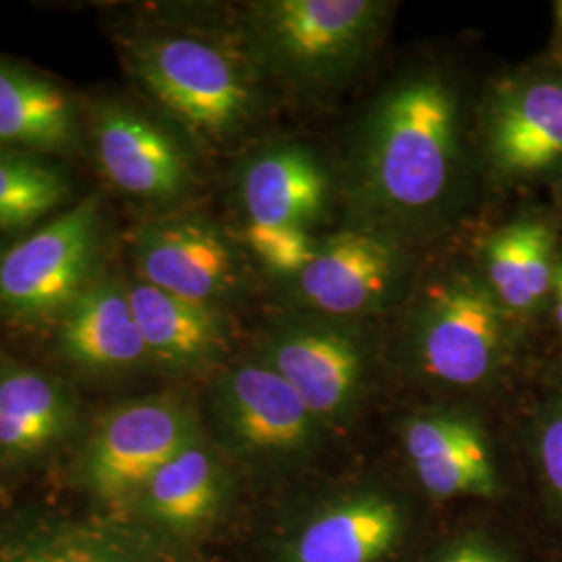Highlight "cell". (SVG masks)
Segmentation results:
<instances>
[{"label": "cell", "mask_w": 562, "mask_h": 562, "mask_svg": "<svg viewBox=\"0 0 562 562\" xmlns=\"http://www.w3.org/2000/svg\"><path fill=\"white\" fill-rule=\"evenodd\" d=\"M554 234L540 222L506 225L485 241L490 290L498 302L525 311L543 299L552 283Z\"/></svg>", "instance_id": "20"}, {"label": "cell", "mask_w": 562, "mask_h": 562, "mask_svg": "<svg viewBox=\"0 0 562 562\" xmlns=\"http://www.w3.org/2000/svg\"><path fill=\"white\" fill-rule=\"evenodd\" d=\"M557 20H559V25L562 27V0L557 2Z\"/></svg>", "instance_id": "28"}, {"label": "cell", "mask_w": 562, "mask_h": 562, "mask_svg": "<svg viewBox=\"0 0 562 562\" xmlns=\"http://www.w3.org/2000/svg\"><path fill=\"white\" fill-rule=\"evenodd\" d=\"M404 446L423 487L436 498L494 496L498 490L485 436L464 417L422 415L406 425Z\"/></svg>", "instance_id": "10"}, {"label": "cell", "mask_w": 562, "mask_h": 562, "mask_svg": "<svg viewBox=\"0 0 562 562\" xmlns=\"http://www.w3.org/2000/svg\"><path fill=\"white\" fill-rule=\"evenodd\" d=\"M459 153V106L446 81H404L375 106L362 153L364 180L396 211H423L442 199Z\"/></svg>", "instance_id": "1"}, {"label": "cell", "mask_w": 562, "mask_h": 562, "mask_svg": "<svg viewBox=\"0 0 562 562\" xmlns=\"http://www.w3.org/2000/svg\"><path fill=\"white\" fill-rule=\"evenodd\" d=\"M246 240L261 261L278 273L301 276L319 250V246L302 227L250 223L246 229Z\"/></svg>", "instance_id": "23"}, {"label": "cell", "mask_w": 562, "mask_h": 562, "mask_svg": "<svg viewBox=\"0 0 562 562\" xmlns=\"http://www.w3.org/2000/svg\"><path fill=\"white\" fill-rule=\"evenodd\" d=\"M554 292H557V319H559V325H561L562 329V265L557 267V271H554Z\"/></svg>", "instance_id": "27"}, {"label": "cell", "mask_w": 562, "mask_h": 562, "mask_svg": "<svg viewBox=\"0 0 562 562\" xmlns=\"http://www.w3.org/2000/svg\"><path fill=\"white\" fill-rule=\"evenodd\" d=\"M267 364L294 387L313 417L341 413L361 383V348L336 329L296 327L283 331L269 344Z\"/></svg>", "instance_id": "11"}, {"label": "cell", "mask_w": 562, "mask_h": 562, "mask_svg": "<svg viewBox=\"0 0 562 562\" xmlns=\"http://www.w3.org/2000/svg\"><path fill=\"white\" fill-rule=\"evenodd\" d=\"M501 302L482 281L454 276L436 283L417 319V355L434 380L475 385L490 378L503 350Z\"/></svg>", "instance_id": "5"}, {"label": "cell", "mask_w": 562, "mask_h": 562, "mask_svg": "<svg viewBox=\"0 0 562 562\" xmlns=\"http://www.w3.org/2000/svg\"><path fill=\"white\" fill-rule=\"evenodd\" d=\"M69 97L36 74L0 63V144L23 153H57L76 140Z\"/></svg>", "instance_id": "18"}, {"label": "cell", "mask_w": 562, "mask_h": 562, "mask_svg": "<svg viewBox=\"0 0 562 562\" xmlns=\"http://www.w3.org/2000/svg\"><path fill=\"white\" fill-rule=\"evenodd\" d=\"M20 562H115L102 559L99 554H90L83 550H60V552H41L34 557H27Z\"/></svg>", "instance_id": "26"}, {"label": "cell", "mask_w": 562, "mask_h": 562, "mask_svg": "<svg viewBox=\"0 0 562 562\" xmlns=\"http://www.w3.org/2000/svg\"><path fill=\"white\" fill-rule=\"evenodd\" d=\"M101 232V202L90 196L11 246L0 257V306L18 322L63 317L88 288Z\"/></svg>", "instance_id": "3"}, {"label": "cell", "mask_w": 562, "mask_h": 562, "mask_svg": "<svg viewBox=\"0 0 562 562\" xmlns=\"http://www.w3.org/2000/svg\"><path fill=\"white\" fill-rule=\"evenodd\" d=\"M194 440V422L178 402H130L115 408L92 438L86 477L102 498L121 501L144 490L165 462Z\"/></svg>", "instance_id": "6"}, {"label": "cell", "mask_w": 562, "mask_h": 562, "mask_svg": "<svg viewBox=\"0 0 562 562\" xmlns=\"http://www.w3.org/2000/svg\"><path fill=\"white\" fill-rule=\"evenodd\" d=\"M220 411L232 436L257 452L301 450L315 419L294 387L269 364H241L225 373Z\"/></svg>", "instance_id": "9"}, {"label": "cell", "mask_w": 562, "mask_h": 562, "mask_svg": "<svg viewBox=\"0 0 562 562\" xmlns=\"http://www.w3.org/2000/svg\"><path fill=\"white\" fill-rule=\"evenodd\" d=\"M59 348L69 361L90 369H125L150 357L127 288L111 280L88 283L67 308Z\"/></svg>", "instance_id": "13"}, {"label": "cell", "mask_w": 562, "mask_h": 562, "mask_svg": "<svg viewBox=\"0 0 562 562\" xmlns=\"http://www.w3.org/2000/svg\"><path fill=\"white\" fill-rule=\"evenodd\" d=\"M373 0H276L261 9V36L273 63L299 81L336 80L350 71L382 27Z\"/></svg>", "instance_id": "4"}, {"label": "cell", "mask_w": 562, "mask_h": 562, "mask_svg": "<svg viewBox=\"0 0 562 562\" xmlns=\"http://www.w3.org/2000/svg\"><path fill=\"white\" fill-rule=\"evenodd\" d=\"M394 248L369 232H344L319 246L299 276L302 296L331 315L375 306L396 278Z\"/></svg>", "instance_id": "12"}, {"label": "cell", "mask_w": 562, "mask_h": 562, "mask_svg": "<svg viewBox=\"0 0 562 562\" xmlns=\"http://www.w3.org/2000/svg\"><path fill=\"white\" fill-rule=\"evenodd\" d=\"M540 457L546 480L562 496V413L543 425Z\"/></svg>", "instance_id": "24"}, {"label": "cell", "mask_w": 562, "mask_h": 562, "mask_svg": "<svg viewBox=\"0 0 562 562\" xmlns=\"http://www.w3.org/2000/svg\"><path fill=\"white\" fill-rule=\"evenodd\" d=\"M127 294L150 357L196 364L220 352L222 323L211 306L183 301L146 281L130 285Z\"/></svg>", "instance_id": "19"}, {"label": "cell", "mask_w": 562, "mask_h": 562, "mask_svg": "<svg viewBox=\"0 0 562 562\" xmlns=\"http://www.w3.org/2000/svg\"><path fill=\"white\" fill-rule=\"evenodd\" d=\"M401 531L396 504L382 496L352 498L306 525L294 543V562H378Z\"/></svg>", "instance_id": "16"}, {"label": "cell", "mask_w": 562, "mask_h": 562, "mask_svg": "<svg viewBox=\"0 0 562 562\" xmlns=\"http://www.w3.org/2000/svg\"><path fill=\"white\" fill-rule=\"evenodd\" d=\"M67 196L69 181L59 167L0 146V232L41 222Z\"/></svg>", "instance_id": "22"}, {"label": "cell", "mask_w": 562, "mask_h": 562, "mask_svg": "<svg viewBox=\"0 0 562 562\" xmlns=\"http://www.w3.org/2000/svg\"><path fill=\"white\" fill-rule=\"evenodd\" d=\"M490 144L496 162L513 173H531L562 157V86L538 81L498 102Z\"/></svg>", "instance_id": "15"}, {"label": "cell", "mask_w": 562, "mask_h": 562, "mask_svg": "<svg viewBox=\"0 0 562 562\" xmlns=\"http://www.w3.org/2000/svg\"><path fill=\"white\" fill-rule=\"evenodd\" d=\"M134 257L146 283L196 304L211 306L236 280L227 241L196 220L148 223L136 236Z\"/></svg>", "instance_id": "7"}, {"label": "cell", "mask_w": 562, "mask_h": 562, "mask_svg": "<svg viewBox=\"0 0 562 562\" xmlns=\"http://www.w3.org/2000/svg\"><path fill=\"white\" fill-rule=\"evenodd\" d=\"M442 562H506L494 550L480 543H464L454 548Z\"/></svg>", "instance_id": "25"}, {"label": "cell", "mask_w": 562, "mask_h": 562, "mask_svg": "<svg viewBox=\"0 0 562 562\" xmlns=\"http://www.w3.org/2000/svg\"><path fill=\"white\" fill-rule=\"evenodd\" d=\"M132 63L144 88L204 138H227L250 115V86L217 44L194 36H155L134 44Z\"/></svg>", "instance_id": "2"}, {"label": "cell", "mask_w": 562, "mask_h": 562, "mask_svg": "<svg viewBox=\"0 0 562 562\" xmlns=\"http://www.w3.org/2000/svg\"><path fill=\"white\" fill-rule=\"evenodd\" d=\"M327 180L319 162L302 148H273L248 162L241 176V201L255 225L302 227L325 206Z\"/></svg>", "instance_id": "14"}, {"label": "cell", "mask_w": 562, "mask_h": 562, "mask_svg": "<svg viewBox=\"0 0 562 562\" xmlns=\"http://www.w3.org/2000/svg\"><path fill=\"white\" fill-rule=\"evenodd\" d=\"M74 422L67 390L20 364H0V452L34 457L59 442Z\"/></svg>", "instance_id": "17"}, {"label": "cell", "mask_w": 562, "mask_h": 562, "mask_svg": "<svg viewBox=\"0 0 562 562\" xmlns=\"http://www.w3.org/2000/svg\"><path fill=\"white\" fill-rule=\"evenodd\" d=\"M94 148L104 176L125 194L167 201L183 192L190 165L180 146L140 113L109 106L94 121Z\"/></svg>", "instance_id": "8"}, {"label": "cell", "mask_w": 562, "mask_h": 562, "mask_svg": "<svg viewBox=\"0 0 562 562\" xmlns=\"http://www.w3.org/2000/svg\"><path fill=\"white\" fill-rule=\"evenodd\" d=\"M144 492L159 521L190 527L204 521L220 501V471L213 457L194 440L162 464Z\"/></svg>", "instance_id": "21"}]
</instances>
